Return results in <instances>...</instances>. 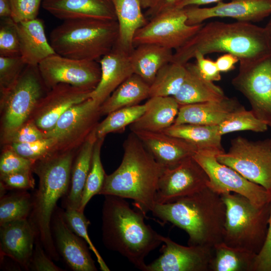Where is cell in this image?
Returning <instances> with one entry per match:
<instances>
[{"instance_id": "d590c367", "label": "cell", "mask_w": 271, "mask_h": 271, "mask_svg": "<svg viewBox=\"0 0 271 271\" xmlns=\"http://www.w3.org/2000/svg\"><path fill=\"white\" fill-rule=\"evenodd\" d=\"M33 204L32 196L26 190L5 195L0 200V226L27 219Z\"/></svg>"}, {"instance_id": "c3c4849f", "label": "cell", "mask_w": 271, "mask_h": 271, "mask_svg": "<svg viewBox=\"0 0 271 271\" xmlns=\"http://www.w3.org/2000/svg\"><path fill=\"white\" fill-rule=\"evenodd\" d=\"M269 193L270 212L267 232L263 247L256 255L254 271H271V191Z\"/></svg>"}, {"instance_id": "cb8c5ba5", "label": "cell", "mask_w": 271, "mask_h": 271, "mask_svg": "<svg viewBox=\"0 0 271 271\" xmlns=\"http://www.w3.org/2000/svg\"><path fill=\"white\" fill-rule=\"evenodd\" d=\"M244 107L235 97L180 105L173 124L218 125L231 114Z\"/></svg>"}, {"instance_id": "ee69618b", "label": "cell", "mask_w": 271, "mask_h": 271, "mask_svg": "<svg viewBox=\"0 0 271 271\" xmlns=\"http://www.w3.org/2000/svg\"><path fill=\"white\" fill-rule=\"evenodd\" d=\"M43 0H10L11 18L16 23L37 18Z\"/></svg>"}, {"instance_id": "9a60e30c", "label": "cell", "mask_w": 271, "mask_h": 271, "mask_svg": "<svg viewBox=\"0 0 271 271\" xmlns=\"http://www.w3.org/2000/svg\"><path fill=\"white\" fill-rule=\"evenodd\" d=\"M208 177L202 167L189 158L172 168H164L155 196L156 203H170L206 187Z\"/></svg>"}, {"instance_id": "44dd1931", "label": "cell", "mask_w": 271, "mask_h": 271, "mask_svg": "<svg viewBox=\"0 0 271 271\" xmlns=\"http://www.w3.org/2000/svg\"><path fill=\"white\" fill-rule=\"evenodd\" d=\"M0 226L1 254L10 257L29 270L35 234L28 219L14 221Z\"/></svg>"}, {"instance_id": "7c38bea8", "label": "cell", "mask_w": 271, "mask_h": 271, "mask_svg": "<svg viewBox=\"0 0 271 271\" xmlns=\"http://www.w3.org/2000/svg\"><path fill=\"white\" fill-rule=\"evenodd\" d=\"M231 83L249 101L255 115L271 128V54L253 62L239 63Z\"/></svg>"}, {"instance_id": "d6986e66", "label": "cell", "mask_w": 271, "mask_h": 271, "mask_svg": "<svg viewBox=\"0 0 271 271\" xmlns=\"http://www.w3.org/2000/svg\"><path fill=\"white\" fill-rule=\"evenodd\" d=\"M51 230L58 253L74 271H96L88 246L68 226L63 211L56 207L51 220Z\"/></svg>"}, {"instance_id": "b9f144b4", "label": "cell", "mask_w": 271, "mask_h": 271, "mask_svg": "<svg viewBox=\"0 0 271 271\" xmlns=\"http://www.w3.org/2000/svg\"><path fill=\"white\" fill-rule=\"evenodd\" d=\"M34 161L26 159L6 146L0 158V175L4 176L12 173L32 171Z\"/></svg>"}, {"instance_id": "603a6c76", "label": "cell", "mask_w": 271, "mask_h": 271, "mask_svg": "<svg viewBox=\"0 0 271 271\" xmlns=\"http://www.w3.org/2000/svg\"><path fill=\"white\" fill-rule=\"evenodd\" d=\"M42 6L53 16L63 21L117 20L109 0H43Z\"/></svg>"}, {"instance_id": "5bb4252c", "label": "cell", "mask_w": 271, "mask_h": 271, "mask_svg": "<svg viewBox=\"0 0 271 271\" xmlns=\"http://www.w3.org/2000/svg\"><path fill=\"white\" fill-rule=\"evenodd\" d=\"M46 86L51 89L59 83H65L93 91L101 78L98 61L70 58L53 54L38 65Z\"/></svg>"}, {"instance_id": "52a82bcc", "label": "cell", "mask_w": 271, "mask_h": 271, "mask_svg": "<svg viewBox=\"0 0 271 271\" xmlns=\"http://www.w3.org/2000/svg\"><path fill=\"white\" fill-rule=\"evenodd\" d=\"M220 196L226 206L223 242L257 254L266 237L269 201L258 207L237 193H229Z\"/></svg>"}, {"instance_id": "30bf717a", "label": "cell", "mask_w": 271, "mask_h": 271, "mask_svg": "<svg viewBox=\"0 0 271 271\" xmlns=\"http://www.w3.org/2000/svg\"><path fill=\"white\" fill-rule=\"evenodd\" d=\"M187 20L184 8H172L160 12L136 31L133 38L134 47L151 44L177 50L204 24L189 25Z\"/></svg>"}, {"instance_id": "4fadbf2b", "label": "cell", "mask_w": 271, "mask_h": 271, "mask_svg": "<svg viewBox=\"0 0 271 271\" xmlns=\"http://www.w3.org/2000/svg\"><path fill=\"white\" fill-rule=\"evenodd\" d=\"M216 156L210 153L197 152L193 156L208 177V188L220 195L237 193L258 207L269 201L270 193L264 187L249 181L231 167L220 163Z\"/></svg>"}, {"instance_id": "681fc988", "label": "cell", "mask_w": 271, "mask_h": 271, "mask_svg": "<svg viewBox=\"0 0 271 271\" xmlns=\"http://www.w3.org/2000/svg\"><path fill=\"white\" fill-rule=\"evenodd\" d=\"M194 58L198 69L204 78L212 82L221 80V72L215 61L205 58V55L200 53L196 54Z\"/></svg>"}, {"instance_id": "3957f363", "label": "cell", "mask_w": 271, "mask_h": 271, "mask_svg": "<svg viewBox=\"0 0 271 271\" xmlns=\"http://www.w3.org/2000/svg\"><path fill=\"white\" fill-rule=\"evenodd\" d=\"M75 150L53 152L34 162L32 171L39 178L38 189L32 196L28 220L48 255L59 259L52 230L51 220L57 202L68 192Z\"/></svg>"}, {"instance_id": "74e56055", "label": "cell", "mask_w": 271, "mask_h": 271, "mask_svg": "<svg viewBox=\"0 0 271 271\" xmlns=\"http://www.w3.org/2000/svg\"><path fill=\"white\" fill-rule=\"evenodd\" d=\"M268 127L251 110H247L244 107L231 114L218 125L219 133L221 136L243 130L263 132L267 130Z\"/></svg>"}, {"instance_id": "2e32d148", "label": "cell", "mask_w": 271, "mask_h": 271, "mask_svg": "<svg viewBox=\"0 0 271 271\" xmlns=\"http://www.w3.org/2000/svg\"><path fill=\"white\" fill-rule=\"evenodd\" d=\"M161 255L147 264L146 271H209L213 248L180 245L161 235Z\"/></svg>"}, {"instance_id": "816d5d0a", "label": "cell", "mask_w": 271, "mask_h": 271, "mask_svg": "<svg viewBox=\"0 0 271 271\" xmlns=\"http://www.w3.org/2000/svg\"><path fill=\"white\" fill-rule=\"evenodd\" d=\"M180 0H159L153 8L147 10L146 14L150 19L167 9L174 8Z\"/></svg>"}, {"instance_id": "9f6ffc18", "label": "cell", "mask_w": 271, "mask_h": 271, "mask_svg": "<svg viewBox=\"0 0 271 271\" xmlns=\"http://www.w3.org/2000/svg\"><path fill=\"white\" fill-rule=\"evenodd\" d=\"M271 44V19L264 27Z\"/></svg>"}, {"instance_id": "484cf974", "label": "cell", "mask_w": 271, "mask_h": 271, "mask_svg": "<svg viewBox=\"0 0 271 271\" xmlns=\"http://www.w3.org/2000/svg\"><path fill=\"white\" fill-rule=\"evenodd\" d=\"M144 113L129 126L131 131L163 132L172 125L180 105L173 96H153L145 103Z\"/></svg>"}, {"instance_id": "8992f818", "label": "cell", "mask_w": 271, "mask_h": 271, "mask_svg": "<svg viewBox=\"0 0 271 271\" xmlns=\"http://www.w3.org/2000/svg\"><path fill=\"white\" fill-rule=\"evenodd\" d=\"M118 36L117 20H66L51 31L50 43L61 56L98 61L113 49Z\"/></svg>"}, {"instance_id": "8fae6325", "label": "cell", "mask_w": 271, "mask_h": 271, "mask_svg": "<svg viewBox=\"0 0 271 271\" xmlns=\"http://www.w3.org/2000/svg\"><path fill=\"white\" fill-rule=\"evenodd\" d=\"M100 105L89 98L64 112L54 127L45 132L54 142V152L75 150L85 141L99 123Z\"/></svg>"}, {"instance_id": "60d3db41", "label": "cell", "mask_w": 271, "mask_h": 271, "mask_svg": "<svg viewBox=\"0 0 271 271\" xmlns=\"http://www.w3.org/2000/svg\"><path fill=\"white\" fill-rule=\"evenodd\" d=\"M6 146L20 156L34 162L55 152L53 140L46 137L32 142L12 143Z\"/></svg>"}, {"instance_id": "11a10c76", "label": "cell", "mask_w": 271, "mask_h": 271, "mask_svg": "<svg viewBox=\"0 0 271 271\" xmlns=\"http://www.w3.org/2000/svg\"><path fill=\"white\" fill-rule=\"evenodd\" d=\"M143 9H150L156 5L159 0H140Z\"/></svg>"}, {"instance_id": "bcb514c9", "label": "cell", "mask_w": 271, "mask_h": 271, "mask_svg": "<svg viewBox=\"0 0 271 271\" xmlns=\"http://www.w3.org/2000/svg\"><path fill=\"white\" fill-rule=\"evenodd\" d=\"M35 247L30 261L29 270L34 271H62L48 255L41 243L35 240Z\"/></svg>"}, {"instance_id": "d6a6232c", "label": "cell", "mask_w": 271, "mask_h": 271, "mask_svg": "<svg viewBox=\"0 0 271 271\" xmlns=\"http://www.w3.org/2000/svg\"><path fill=\"white\" fill-rule=\"evenodd\" d=\"M257 254L222 241L213 247L209 271H254Z\"/></svg>"}, {"instance_id": "836d02e7", "label": "cell", "mask_w": 271, "mask_h": 271, "mask_svg": "<svg viewBox=\"0 0 271 271\" xmlns=\"http://www.w3.org/2000/svg\"><path fill=\"white\" fill-rule=\"evenodd\" d=\"M186 72L185 64L171 62L164 65L150 85V97L175 96L184 81Z\"/></svg>"}, {"instance_id": "83f0119b", "label": "cell", "mask_w": 271, "mask_h": 271, "mask_svg": "<svg viewBox=\"0 0 271 271\" xmlns=\"http://www.w3.org/2000/svg\"><path fill=\"white\" fill-rule=\"evenodd\" d=\"M119 25L116 46L130 54L134 49L133 38L136 31L148 22L142 12L140 0H109Z\"/></svg>"}, {"instance_id": "4dcf8cb0", "label": "cell", "mask_w": 271, "mask_h": 271, "mask_svg": "<svg viewBox=\"0 0 271 271\" xmlns=\"http://www.w3.org/2000/svg\"><path fill=\"white\" fill-rule=\"evenodd\" d=\"M163 132L186 141L194 146L197 152L210 153L216 156L225 152L218 125L173 124Z\"/></svg>"}, {"instance_id": "6da1fadb", "label": "cell", "mask_w": 271, "mask_h": 271, "mask_svg": "<svg viewBox=\"0 0 271 271\" xmlns=\"http://www.w3.org/2000/svg\"><path fill=\"white\" fill-rule=\"evenodd\" d=\"M233 54L239 63H251L271 54V44L264 27L251 23L213 21L203 24L185 44L174 53L172 61L183 65L197 53Z\"/></svg>"}, {"instance_id": "d4e9b609", "label": "cell", "mask_w": 271, "mask_h": 271, "mask_svg": "<svg viewBox=\"0 0 271 271\" xmlns=\"http://www.w3.org/2000/svg\"><path fill=\"white\" fill-rule=\"evenodd\" d=\"M21 57L26 65H38L47 57L56 54L45 32L40 19L17 23Z\"/></svg>"}, {"instance_id": "7402d4cb", "label": "cell", "mask_w": 271, "mask_h": 271, "mask_svg": "<svg viewBox=\"0 0 271 271\" xmlns=\"http://www.w3.org/2000/svg\"><path fill=\"white\" fill-rule=\"evenodd\" d=\"M129 54L115 45L98 61L101 78L90 95L98 104L101 105L120 84L133 74Z\"/></svg>"}, {"instance_id": "8d00e7d4", "label": "cell", "mask_w": 271, "mask_h": 271, "mask_svg": "<svg viewBox=\"0 0 271 271\" xmlns=\"http://www.w3.org/2000/svg\"><path fill=\"white\" fill-rule=\"evenodd\" d=\"M104 138L97 139L93 149L90 169L82 192L78 210H84L92 197L99 194L105 180L106 174L101 161L100 152Z\"/></svg>"}, {"instance_id": "f6af8a7d", "label": "cell", "mask_w": 271, "mask_h": 271, "mask_svg": "<svg viewBox=\"0 0 271 271\" xmlns=\"http://www.w3.org/2000/svg\"><path fill=\"white\" fill-rule=\"evenodd\" d=\"M32 171H21L1 176V182L7 189L26 190L33 189L35 182Z\"/></svg>"}, {"instance_id": "f1b7e54d", "label": "cell", "mask_w": 271, "mask_h": 271, "mask_svg": "<svg viewBox=\"0 0 271 271\" xmlns=\"http://www.w3.org/2000/svg\"><path fill=\"white\" fill-rule=\"evenodd\" d=\"M173 50L161 46L145 44L136 46L129 54L133 73L150 85L159 70L172 61Z\"/></svg>"}, {"instance_id": "5b68a950", "label": "cell", "mask_w": 271, "mask_h": 271, "mask_svg": "<svg viewBox=\"0 0 271 271\" xmlns=\"http://www.w3.org/2000/svg\"><path fill=\"white\" fill-rule=\"evenodd\" d=\"M123 148L120 165L112 173L106 175L99 194L131 199L144 213L152 211L164 167L132 131L124 140Z\"/></svg>"}, {"instance_id": "7bdbcfd3", "label": "cell", "mask_w": 271, "mask_h": 271, "mask_svg": "<svg viewBox=\"0 0 271 271\" xmlns=\"http://www.w3.org/2000/svg\"><path fill=\"white\" fill-rule=\"evenodd\" d=\"M19 57L0 56V91L10 87L26 66Z\"/></svg>"}, {"instance_id": "f35d334b", "label": "cell", "mask_w": 271, "mask_h": 271, "mask_svg": "<svg viewBox=\"0 0 271 271\" xmlns=\"http://www.w3.org/2000/svg\"><path fill=\"white\" fill-rule=\"evenodd\" d=\"M64 219L70 228L86 242L89 249L95 254L100 268L102 271H109L99 252L92 242L88 233V226L90 222L77 209L67 208L63 211Z\"/></svg>"}, {"instance_id": "e575fe53", "label": "cell", "mask_w": 271, "mask_h": 271, "mask_svg": "<svg viewBox=\"0 0 271 271\" xmlns=\"http://www.w3.org/2000/svg\"><path fill=\"white\" fill-rule=\"evenodd\" d=\"M145 103L115 110L107 115L95 128L97 139L105 138L112 132H123L127 126L136 121L145 112Z\"/></svg>"}, {"instance_id": "ba28073f", "label": "cell", "mask_w": 271, "mask_h": 271, "mask_svg": "<svg viewBox=\"0 0 271 271\" xmlns=\"http://www.w3.org/2000/svg\"><path fill=\"white\" fill-rule=\"evenodd\" d=\"M49 89L38 66L27 65L16 80L1 92V140L6 145L14 133L30 118Z\"/></svg>"}, {"instance_id": "ab89813d", "label": "cell", "mask_w": 271, "mask_h": 271, "mask_svg": "<svg viewBox=\"0 0 271 271\" xmlns=\"http://www.w3.org/2000/svg\"><path fill=\"white\" fill-rule=\"evenodd\" d=\"M0 56H21L17 23L11 17L1 18Z\"/></svg>"}, {"instance_id": "ffe728a7", "label": "cell", "mask_w": 271, "mask_h": 271, "mask_svg": "<svg viewBox=\"0 0 271 271\" xmlns=\"http://www.w3.org/2000/svg\"><path fill=\"white\" fill-rule=\"evenodd\" d=\"M142 141L156 161L164 168L174 167L197 152L186 141L164 132H133Z\"/></svg>"}, {"instance_id": "f907efd6", "label": "cell", "mask_w": 271, "mask_h": 271, "mask_svg": "<svg viewBox=\"0 0 271 271\" xmlns=\"http://www.w3.org/2000/svg\"><path fill=\"white\" fill-rule=\"evenodd\" d=\"M215 62L220 72H227L235 68V64L239 62V59L233 54L225 53L218 57Z\"/></svg>"}, {"instance_id": "7dc6e473", "label": "cell", "mask_w": 271, "mask_h": 271, "mask_svg": "<svg viewBox=\"0 0 271 271\" xmlns=\"http://www.w3.org/2000/svg\"><path fill=\"white\" fill-rule=\"evenodd\" d=\"M45 138L44 132L32 120L29 119L14 133L6 145L32 142Z\"/></svg>"}, {"instance_id": "6f0895ef", "label": "cell", "mask_w": 271, "mask_h": 271, "mask_svg": "<svg viewBox=\"0 0 271 271\" xmlns=\"http://www.w3.org/2000/svg\"><path fill=\"white\" fill-rule=\"evenodd\" d=\"M270 142H271V138H270Z\"/></svg>"}, {"instance_id": "db71d44e", "label": "cell", "mask_w": 271, "mask_h": 271, "mask_svg": "<svg viewBox=\"0 0 271 271\" xmlns=\"http://www.w3.org/2000/svg\"><path fill=\"white\" fill-rule=\"evenodd\" d=\"M12 14L10 0H0V17H11Z\"/></svg>"}, {"instance_id": "f5cc1de1", "label": "cell", "mask_w": 271, "mask_h": 271, "mask_svg": "<svg viewBox=\"0 0 271 271\" xmlns=\"http://www.w3.org/2000/svg\"><path fill=\"white\" fill-rule=\"evenodd\" d=\"M222 0H180L174 8H183L190 6H199L221 1Z\"/></svg>"}, {"instance_id": "f546056e", "label": "cell", "mask_w": 271, "mask_h": 271, "mask_svg": "<svg viewBox=\"0 0 271 271\" xmlns=\"http://www.w3.org/2000/svg\"><path fill=\"white\" fill-rule=\"evenodd\" d=\"M97 139L95 128L80 147L76 154L71 169L70 187L65 201L66 209L78 210L79 207Z\"/></svg>"}, {"instance_id": "1f68e13d", "label": "cell", "mask_w": 271, "mask_h": 271, "mask_svg": "<svg viewBox=\"0 0 271 271\" xmlns=\"http://www.w3.org/2000/svg\"><path fill=\"white\" fill-rule=\"evenodd\" d=\"M150 86L136 74H133L120 84L101 104V115L119 108L139 104L150 97Z\"/></svg>"}, {"instance_id": "4316f807", "label": "cell", "mask_w": 271, "mask_h": 271, "mask_svg": "<svg viewBox=\"0 0 271 271\" xmlns=\"http://www.w3.org/2000/svg\"><path fill=\"white\" fill-rule=\"evenodd\" d=\"M186 75L174 98L180 105L221 100L226 96L219 86L204 78L195 63L185 64Z\"/></svg>"}, {"instance_id": "ac0fdd59", "label": "cell", "mask_w": 271, "mask_h": 271, "mask_svg": "<svg viewBox=\"0 0 271 271\" xmlns=\"http://www.w3.org/2000/svg\"><path fill=\"white\" fill-rule=\"evenodd\" d=\"M92 91L65 83L50 89L34 108L29 119L44 133L52 129L72 106L90 98Z\"/></svg>"}, {"instance_id": "7a4b0ae2", "label": "cell", "mask_w": 271, "mask_h": 271, "mask_svg": "<svg viewBox=\"0 0 271 271\" xmlns=\"http://www.w3.org/2000/svg\"><path fill=\"white\" fill-rule=\"evenodd\" d=\"M145 213L130 208L124 198L105 195L102 209V236L108 249L116 251L139 269L146 271V257L162 241L144 220Z\"/></svg>"}, {"instance_id": "277c9868", "label": "cell", "mask_w": 271, "mask_h": 271, "mask_svg": "<svg viewBox=\"0 0 271 271\" xmlns=\"http://www.w3.org/2000/svg\"><path fill=\"white\" fill-rule=\"evenodd\" d=\"M188 235V245L213 248L223 241L226 206L220 195L208 187L167 203H156L151 211Z\"/></svg>"}, {"instance_id": "9c48e42d", "label": "cell", "mask_w": 271, "mask_h": 271, "mask_svg": "<svg viewBox=\"0 0 271 271\" xmlns=\"http://www.w3.org/2000/svg\"><path fill=\"white\" fill-rule=\"evenodd\" d=\"M221 163L236 171L249 181L271 191L270 139L251 141L238 137L231 141L227 152L216 156Z\"/></svg>"}, {"instance_id": "e0dca14e", "label": "cell", "mask_w": 271, "mask_h": 271, "mask_svg": "<svg viewBox=\"0 0 271 271\" xmlns=\"http://www.w3.org/2000/svg\"><path fill=\"white\" fill-rule=\"evenodd\" d=\"M183 8L189 25L202 24L207 19L218 17L252 23L271 15V0H231L228 3L221 1L209 8L190 6Z\"/></svg>"}]
</instances>
